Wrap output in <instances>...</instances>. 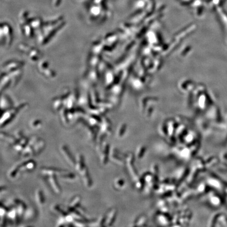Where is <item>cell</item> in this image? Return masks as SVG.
I'll use <instances>...</instances> for the list:
<instances>
[{
    "instance_id": "9",
    "label": "cell",
    "mask_w": 227,
    "mask_h": 227,
    "mask_svg": "<svg viewBox=\"0 0 227 227\" xmlns=\"http://www.w3.org/2000/svg\"><path fill=\"white\" fill-rule=\"evenodd\" d=\"M49 177V181L51 184L52 187L53 188V190L57 194H61V187L59 185L57 180L56 175H51Z\"/></svg>"
},
{
    "instance_id": "26",
    "label": "cell",
    "mask_w": 227,
    "mask_h": 227,
    "mask_svg": "<svg viewBox=\"0 0 227 227\" xmlns=\"http://www.w3.org/2000/svg\"><path fill=\"white\" fill-rule=\"evenodd\" d=\"M114 215L115 213L114 212H112L111 214L110 215V217L109 219L107 220V223L110 225V224H111L112 223V222L113 221L114 217Z\"/></svg>"
},
{
    "instance_id": "13",
    "label": "cell",
    "mask_w": 227,
    "mask_h": 227,
    "mask_svg": "<svg viewBox=\"0 0 227 227\" xmlns=\"http://www.w3.org/2000/svg\"><path fill=\"white\" fill-rule=\"evenodd\" d=\"M1 139H4L5 141L13 146H14L18 141V139H16V138L15 136L9 135L6 133H4L2 131L1 133Z\"/></svg>"
},
{
    "instance_id": "10",
    "label": "cell",
    "mask_w": 227,
    "mask_h": 227,
    "mask_svg": "<svg viewBox=\"0 0 227 227\" xmlns=\"http://www.w3.org/2000/svg\"><path fill=\"white\" fill-rule=\"evenodd\" d=\"M85 164L84 158V157L81 154H79L77 156L76 164H75V169L77 172L80 173L86 167Z\"/></svg>"
},
{
    "instance_id": "14",
    "label": "cell",
    "mask_w": 227,
    "mask_h": 227,
    "mask_svg": "<svg viewBox=\"0 0 227 227\" xmlns=\"http://www.w3.org/2000/svg\"><path fill=\"white\" fill-rule=\"evenodd\" d=\"M22 154L25 157H26L31 156L34 155V146L29 145L28 144L25 147L23 151L22 152Z\"/></svg>"
},
{
    "instance_id": "11",
    "label": "cell",
    "mask_w": 227,
    "mask_h": 227,
    "mask_svg": "<svg viewBox=\"0 0 227 227\" xmlns=\"http://www.w3.org/2000/svg\"><path fill=\"white\" fill-rule=\"evenodd\" d=\"M36 215V212L34 208L33 207L28 208L26 210L23 215L24 219L27 221L33 219Z\"/></svg>"
},
{
    "instance_id": "7",
    "label": "cell",
    "mask_w": 227,
    "mask_h": 227,
    "mask_svg": "<svg viewBox=\"0 0 227 227\" xmlns=\"http://www.w3.org/2000/svg\"><path fill=\"white\" fill-rule=\"evenodd\" d=\"M19 165L21 171H32L36 168V163L34 161L29 160Z\"/></svg>"
},
{
    "instance_id": "23",
    "label": "cell",
    "mask_w": 227,
    "mask_h": 227,
    "mask_svg": "<svg viewBox=\"0 0 227 227\" xmlns=\"http://www.w3.org/2000/svg\"><path fill=\"white\" fill-rule=\"evenodd\" d=\"M41 121L39 120H36L35 121H33L31 123V126L34 129H37L41 127Z\"/></svg>"
},
{
    "instance_id": "24",
    "label": "cell",
    "mask_w": 227,
    "mask_h": 227,
    "mask_svg": "<svg viewBox=\"0 0 227 227\" xmlns=\"http://www.w3.org/2000/svg\"><path fill=\"white\" fill-rule=\"evenodd\" d=\"M105 220H106V217H105V216H102L100 218V219L98 221L97 225L98 226H103Z\"/></svg>"
},
{
    "instance_id": "5",
    "label": "cell",
    "mask_w": 227,
    "mask_h": 227,
    "mask_svg": "<svg viewBox=\"0 0 227 227\" xmlns=\"http://www.w3.org/2000/svg\"><path fill=\"white\" fill-rule=\"evenodd\" d=\"M6 216L8 219L16 225L19 223L20 218L18 215V212L15 206L8 210Z\"/></svg>"
},
{
    "instance_id": "17",
    "label": "cell",
    "mask_w": 227,
    "mask_h": 227,
    "mask_svg": "<svg viewBox=\"0 0 227 227\" xmlns=\"http://www.w3.org/2000/svg\"><path fill=\"white\" fill-rule=\"evenodd\" d=\"M80 202H81V197L80 196H75L74 198L71 200L68 207L71 208H77L79 206H80Z\"/></svg>"
},
{
    "instance_id": "18",
    "label": "cell",
    "mask_w": 227,
    "mask_h": 227,
    "mask_svg": "<svg viewBox=\"0 0 227 227\" xmlns=\"http://www.w3.org/2000/svg\"><path fill=\"white\" fill-rule=\"evenodd\" d=\"M60 178L62 180L67 181H75L76 179V176L73 173H70V172H67L65 173L64 174H62L60 176Z\"/></svg>"
},
{
    "instance_id": "20",
    "label": "cell",
    "mask_w": 227,
    "mask_h": 227,
    "mask_svg": "<svg viewBox=\"0 0 227 227\" xmlns=\"http://www.w3.org/2000/svg\"><path fill=\"white\" fill-rule=\"evenodd\" d=\"M52 209H53L54 212H55V213L58 214V215H60L61 217V216H65V215H66L67 214L66 212H64V210H63L60 207V206H59V205H54V206H53Z\"/></svg>"
},
{
    "instance_id": "1",
    "label": "cell",
    "mask_w": 227,
    "mask_h": 227,
    "mask_svg": "<svg viewBox=\"0 0 227 227\" xmlns=\"http://www.w3.org/2000/svg\"><path fill=\"white\" fill-rule=\"evenodd\" d=\"M41 171L43 174L48 176H51V175H56V176L58 175L60 176L62 174H64L65 173L69 172L66 170L53 168V167L42 168Z\"/></svg>"
},
{
    "instance_id": "6",
    "label": "cell",
    "mask_w": 227,
    "mask_h": 227,
    "mask_svg": "<svg viewBox=\"0 0 227 227\" xmlns=\"http://www.w3.org/2000/svg\"><path fill=\"white\" fill-rule=\"evenodd\" d=\"M29 141V139H28L26 137L24 136L21 139L19 140L17 143L13 146L14 149L18 152L22 153V151L25 148V147L26 146V145H28Z\"/></svg>"
},
{
    "instance_id": "21",
    "label": "cell",
    "mask_w": 227,
    "mask_h": 227,
    "mask_svg": "<svg viewBox=\"0 0 227 227\" xmlns=\"http://www.w3.org/2000/svg\"><path fill=\"white\" fill-rule=\"evenodd\" d=\"M57 227H64V226H67V223L65 220L64 216H61L59 218V220L57 223Z\"/></svg>"
},
{
    "instance_id": "4",
    "label": "cell",
    "mask_w": 227,
    "mask_h": 227,
    "mask_svg": "<svg viewBox=\"0 0 227 227\" xmlns=\"http://www.w3.org/2000/svg\"><path fill=\"white\" fill-rule=\"evenodd\" d=\"M80 174L82 176L85 186H86L87 188H90L92 186V180L90 178V174H89V171L87 167H86Z\"/></svg>"
},
{
    "instance_id": "25",
    "label": "cell",
    "mask_w": 227,
    "mask_h": 227,
    "mask_svg": "<svg viewBox=\"0 0 227 227\" xmlns=\"http://www.w3.org/2000/svg\"><path fill=\"white\" fill-rule=\"evenodd\" d=\"M23 134L22 131L19 130V131H18L16 132L15 137L16 138V139H18V141L20 140V139H21L22 138H23Z\"/></svg>"
},
{
    "instance_id": "3",
    "label": "cell",
    "mask_w": 227,
    "mask_h": 227,
    "mask_svg": "<svg viewBox=\"0 0 227 227\" xmlns=\"http://www.w3.org/2000/svg\"><path fill=\"white\" fill-rule=\"evenodd\" d=\"M14 203L15 204V206L16 208L17 212H18V215L19 218L21 219L23 217L24 215L25 212L26 210L27 209L25 204L23 201L21 200L16 199L14 200Z\"/></svg>"
},
{
    "instance_id": "22",
    "label": "cell",
    "mask_w": 227,
    "mask_h": 227,
    "mask_svg": "<svg viewBox=\"0 0 227 227\" xmlns=\"http://www.w3.org/2000/svg\"><path fill=\"white\" fill-rule=\"evenodd\" d=\"M8 211V208L5 206H4L2 203H1V209H0V215H1V217H3L6 216Z\"/></svg>"
},
{
    "instance_id": "8",
    "label": "cell",
    "mask_w": 227,
    "mask_h": 227,
    "mask_svg": "<svg viewBox=\"0 0 227 227\" xmlns=\"http://www.w3.org/2000/svg\"><path fill=\"white\" fill-rule=\"evenodd\" d=\"M67 212L70 213L76 220H87L84 215L76 208H71L67 207Z\"/></svg>"
},
{
    "instance_id": "12",
    "label": "cell",
    "mask_w": 227,
    "mask_h": 227,
    "mask_svg": "<svg viewBox=\"0 0 227 227\" xmlns=\"http://www.w3.org/2000/svg\"><path fill=\"white\" fill-rule=\"evenodd\" d=\"M45 146V141L43 139L39 138V140L36 143L34 146V155H37L39 154L44 149Z\"/></svg>"
},
{
    "instance_id": "16",
    "label": "cell",
    "mask_w": 227,
    "mask_h": 227,
    "mask_svg": "<svg viewBox=\"0 0 227 227\" xmlns=\"http://www.w3.org/2000/svg\"><path fill=\"white\" fill-rule=\"evenodd\" d=\"M20 171H21V170H20L19 165V164L16 165L15 166H14V167H13L10 170V171L8 172V177L11 179H15L18 176V175H19V173H20Z\"/></svg>"
},
{
    "instance_id": "15",
    "label": "cell",
    "mask_w": 227,
    "mask_h": 227,
    "mask_svg": "<svg viewBox=\"0 0 227 227\" xmlns=\"http://www.w3.org/2000/svg\"><path fill=\"white\" fill-rule=\"evenodd\" d=\"M36 198L39 206H43L45 204V198L42 190L37 189L36 191Z\"/></svg>"
},
{
    "instance_id": "19",
    "label": "cell",
    "mask_w": 227,
    "mask_h": 227,
    "mask_svg": "<svg viewBox=\"0 0 227 227\" xmlns=\"http://www.w3.org/2000/svg\"><path fill=\"white\" fill-rule=\"evenodd\" d=\"M108 148V147L107 146H105L103 149L101 148L102 154L100 156V159H101V161L103 164H106V161H107Z\"/></svg>"
},
{
    "instance_id": "2",
    "label": "cell",
    "mask_w": 227,
    "mask_h": 227,
    "mask_svg": "<svg viewBox=\"0 0 227 227\" xmlns=\"http://www.w3.org/2000/svg\"><path fill=\"white\" fill-rule=\"evenodd\" d=\"M61 151L69 164L71 166H75L76 161H75L74 157L73 156L72 154H71V151L69 150L68 147L65 145H62L61 147Z\"/></svg>"
}]
</instances>
